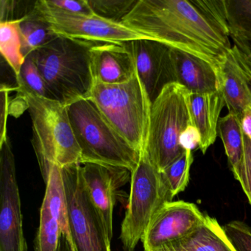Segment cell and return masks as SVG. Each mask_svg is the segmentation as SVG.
I'll list each match as a JSON object with an SVG mask.
<instances>
[{
    "label": "cell",
    "mask_w": 251,
    "mask_h": 251,
    "mask_svg": "<svg viewBox=\"0 0 251 251\" xmlns=\"http://www.w3.org/2000/svg\"><path fill=\"white\" fill-rule=\"evenodd\" d=\"M122 23L216 71L232 48L226 0H138Z\"/></svg>",
    "instance_id": "obj_1"
},
{
    "label": "cell",
    "mask_w": 251,
    "mask_h": 251,
    "mask_svg": "<svg viewBox=\"0 0 251 251\" xmlns=\"http://www.w3.org/2000/svg\"><path fill=\"white\" fill-rule=\"evenodd\" d=\"M13 89L25 101L31 117L32 144L45 183L52 164L64 168L80 164L81 152L70 123L67 106L20 86Z\"/></svg>",
    "instance_id": "obj_2"
},
{
    "label": "cell",
    "mask_w": 251,
    "mask_h": 251,
    "mask_svg": "<svg viewBox=\"0 0 251 251\" xmlns=\"http://www.w3.org/2000/svg\"><path fill=\"white\" fill-rule=\"evenodd\" d=\"M95 43L58 36L29 55L55 100L66 106L90 93L94 84L91 49Z\"/></svg>",
    "instance_id": "obj_3"
},
{
    "label": "cell",
    "mask_w": 251,
    "mask_h": 251,
    "mask_svg": "<svg viewBox=\"0 0 251 251\" xmlns=\"http://www.w3.org/2000/svg\"><path fill=\"white\" fill-rule=\"evenodd\" d=\"M70 123L81 152L80 164L93 163L127 169L139 163L141 152L135 149L88 99L67 106Z\"/></svg>",
    "instance_id": "obj_4"
},
{
    "label": "cell",
    "mask_w": 251,
    "mask_h": 251,
    "mask_svg": "<svg viewBox=\"0 0 251 251\" xmlns=\"http://www.w3.org/2000/svg\"><path fill=\"white\" fill-rule=\"evenodd\" d=\"M86 99L139 152L145 148L152 102L137 73L117 84L94 83Z\"/></svg>",
    "instance_id": "obj_5"
},
{
    "label": "cell",
    "mask_w": 251,
    "mask_h": 251,
    "mask_svg": "<svg viewBox=\"0 0 251 251\" xmlns=\"http://www.w3.org/2000/svg\"><path fill=\"white\" fill-rule=\"evenodd\" d=\"M189 95L190 92L184 86L170 83L152 102L148 137L143 149L159 172L164 171L185 151L179 145V138L192 124Z\"/></svg>",
    "instance_id": "obj_6"
},
{
    "label": "cell",
    "mask_w": 251,
    "mask_h": 251,
    "mask_svg": "<svg viewBox=\"0 0 251 251\" xmlns=\"http://www.w3.org/2000/svg\"><path fill=\"white\" fill-rule=\"evenodd\" d=\"M130 183L128 205L120 233L125 251H134L154 216L173 199L162 173L152 165L144 149L130 174Z\"/></svg>",
    "instance_id": "obj_7"
},
{
    "label": "cell",
    "mask_w": 251,
    "mask_h": 251,
    "mask_svg": "<svg viewBox=\"0 0 251 251\" xmlns=\"http://www.w3.org/2000/svg\"><path fill=\"white\" fill-rule=\"evenodd\" d=\"M72 240L76 251H111L105 225L85 188L80 164L62 168Z\"/></svg>",
    "instance_id": "obj_8"
},
{
    "label": "cell",
    "mask_w": 251,
    "mask_h": 251,
    "mask_svg": "<svg viewBox=\"0 0 251 251\" xmlns=\"http://www.w3.org/2000/svg\"><path fill=\"white\" fill-rule=\"evenodd\" d=\"M33 12L46 22L58 36L70 39L113 44L150 39L122 23L110 21L95 14L85 15L60 11L48 7L43 0L35 2Z\"/></svg>",
    "instance_id": "obj_9"
},
{
    "label": "cell",
    "mask_w": 251,
    "mask_h": 251,
    "mask_svg": "<svg viewBox=\"0 0 251 251\" xmlns=\"http://www.w3.org/2000/svg\"><path fill=\"white\" fill-rule=\"evenodd\" d=\"M0 251H27L15 158L9 138L0 145Z\"/></svg>",
    "instance_id": "obj_10"
},
{
    "label": "cell",
    "mask_w": 251,
    "mask_h": 251,
    "mask_svg": "<svg viewBox=\"0 0 251 251\" xmlns=\"http://www.w3.org/2000/svg\"><path fill=\"white\" fill-rule=\"evenodd\" d=\"M205 218V215L192 202H167L154 216L142 236L145 251L172 248L195 231Z\"/></svg>",
    "instance_id": "obj_11"
},
{
    "label": "cell",
    "mask_w": 251,
    "mask_h": 251,
    "mask_svg": "<svg viewBox=\"0 0 251 251\" xmlns=\"http://www.w3.org/2000/svg\"><path fill=\"white\" fill-rule=\"evenodd\" d=\"M80 173L86 192L99 212L111 240L117 189L127 182L131 173L127 169L93 163L80 164Z\"/></svg>",
    "instance_id": "obj_12"
},
{
    "label": "cell",
    "mask_w": 251,
    "mask_h": 251,
    "mask_svg": "<svg viewBox=\"0 0 251 251\" xmlns=\"http://www.w3.org/2000/svg\"><path fill=\"white\" fill-rule=\"evenodd\" d=\"M217 90L224 98L228 113L240 117L251 106V61L233 45L217 69Z\"/></svg>",
    "instance_id": "obj_13"
},
{
    "label": "cell",
    "mask_w": 251,
    "mask_h": 251,
    "mask_svg": "<svg viewBox=\"0 0 251 251\" xmlns=\"http://www.w3.org/2000/svg\"><path fill=\"white\" fill-rule=\"evenodd\" d=\"M126 45L133 56L136 73L152 102L166 85L173 83L171 48L150 39H139Z\"/></svg>",
    "instance_id": "obj_14"
},
{
    "label": "cell",
    "mask_w": 251,
    "mask_h": 251,
    "mask_svg": "<svg viewBox=\"0 0 251 251\" xmlns=\"http://www.w3.org/2000/svg\"><path fill=\"white\" fill-rule=\"evenodd\" d=\"M94 83L117 84L130 80L136 73L133 56L126 43L95 42L91 49Z\"/></svg>",
    "instance_id": "obj_15"
},
{
    "label": "cell",
    "mask_w": 251,
    "mask_h": 251,
    "mask_svg": "<svg viewBox=\"0 0 251 251\" xmlns=\"http://www.w3.org/2000/svg\"><path fill=\"white\" fill-rule=\"evenodd\" d=\"M170 62L173 83L184 86L191 94L210 93L217 91V73L206 61L171 48Z\"/></svg>",
    "instance_id": "obj_16"
},
{
    "label": "cell",
    "mask_w": 251,
    "mask_h": 251,
    "mask_svg": "<svg viewBox=\"0 0 251 251\" xmlns=\"http://www.w3.org/2000/svg\"><path fill=\"white\" fill-rule=\"evenodd\" d=\"M226 105L224 98L219 90L210 93H190L189 95L192 124L201 134L199 149L202 154L216 142L220 114Z\"/></svg>",
    "instance_id": "obj_17"
},
{
    "label": "cell",
    "mask_w": 251,
    "mask_h": 251,
    "mask_svg": "<svg viewBox=\"0 0 251 251\" xmlns=\"http://www.w3.org/2000/svg\"><path fill=\"white\" fill-rule=\"evenodd\" d=\"M170 248L177 251H236L224 227L208 215L195 231Z\"/></svg>",
    "instance_id": "obj_18"
},
{
    "label": "cell",
    "mask_w": 251,
    "mask_h": 251,
    "mask_svg": "<svg viewBox=\"0 0 251 251\" xmlns=\"http://www.w3.org/2000/svg\"><path fill=\"white\" fill-rule=\"evenodd\" d=\"M44 201L49 207L52 217L59 225L61 232L72 239L69 218L68 201L63 177L62 168L52 164L46 183Z\"/></svg>",
    "instance_id": "obj_19"
},
{
    "label": "cell",
    "mask_w": 251,
    "mask_h": 251,
    "mask_svg": "<svg viewBox=\"0 0 251 251\" xmlns=\"http://www.w3.org/2000/svg\"><path fill=\"white\" fill-rule=\"evenodd\" d=\"M218 133L224 145L225 152L232 173L240 165L244 155V134L240 120L236 114L228 113L220 118Z\"/></svg>",
    "instance_id": "obj_20"
},
{
    "label": "cell",
    "mask_w": 251,
    "mask_h": 251,
    "mask_svg": "<svg viewBox=\"0 0 251 251\" xmlns=\"http://www.w3.org/2000/svg\"><path fill=\"white\" fill-rule=\"evenodd\" d=\"M20 34L25 57L50 43L58 37L50 26L34 12L21 19Z\"/></svg>",
    "instance_id": "obj_21"
},
{
    "label": "cell",
    "mask_w": 251,
    "mask_h": 251,
    "mask_svg": "<svg viewBox=\"0 0 251 251\" xmlns=\"http://www.w3.org/2000/svg\"><path fill=\"white\" fill-rule=\"evenodd\" d=\"M20 20L0 22V52L17 77L25 61L23 53Z\"/></svg>",
    "instance_id": "obj_22"
},
{
    "label": "cell",
    "mask_w": 251,
    "mask_h": 251,
    "mask_svg": "<svg viewBox=\"0 0 251 251\" xmlns=\"http://www.w3.org/2000/svg\"><path fill=\"white\" fill-rule=\"evenodd\" d=\"M230 37L251 41V0H226Z\"/></svg>",
    "instance_id": "obj_23"
},
{
    "label": "cell",
    "mask_w": 251,
    "mask_h": 251,
    "mask_svg": "<svg viewBox=\"0 0 251 251\" xmlns=\"http://www.w3.org/2000/svg\"><path fill=\"white\" fill-rule=\"evenodd\" d=\"M61 230L52 217L49 207L43 201L40 211V223L35 239V251H58Z\"/></svg>",
    "instance_id": "obj_24"
},
{
    "label": "cell",
    "mask_w": 251,
    "mask_h": 251,
    "mask_svg": "<svg viewBox=\"0 0 251 251\" xmlns=\"http://www.w3.org/2000/svg\"><path fill=\"white\" fill-rule=\"evenodd\" d=\"M193 162L192 151H185L180 157L161 172L173 198L186 189Z\"/></svg>",
    "instance_id": "obj_25"
},
{
    "label": "cell",
    "mask_w": 251,
    "mask_h": 251,
    "mask_svg": "<svg viewBox=\"0 0 251 251\" xmlns=\"http://www.w3.org/2000/svg\"><path fill=\"white\" fill-rule=\"evenodd\" d=\"M16 80L17 86L24 88L32 93L48 99L55 100L48 83L30 55L26 57L20 75L16 77Z\"/></svg>",
    "instance_id": "obj_26"
},
{
    "label": "cell",
    "mask_w": 251,
    "mask_h": 251,
    "mask_svg": "<svg viewBox=\"0 0 251 251\" xmlns=\"http://www.w3.org/2000/svg\"><path fill=\"white\" fill-rule=\"evenodd\" d=\"M137 2L138 0H88L96 15L116 23H122Z\"/></svg>",
    "instance_id": "obj_27"
},
{
    "label": "cell",
    "mask_w": 251,
    "mask_h": 251,
    "mask_svg": "<svg viewBox=\"0 0 251 251\" xmlns=\"http://www.w3.org/2000/svg\"><path fill=\"white\" fill-rule=\"evenodd\" d=\"M224 230L236 251H251V229L248 225L232 221L225 226Z\"/></svg>",
    "instance_id": "obj_28"
},
{
    "label": "cell",
    "mask_w": 251,
    "mask_h": 251,
    "mask_svg": "<svg viewBox=\"0 0 251 251\" xmlns=\"http://www.w3.org/2000/svg\"><path fill=\"white\" fill-rule=\"evenodd\" d=\"M244 155L239 167L233 172L235 178L240 183L251 205V140L244 135Z\"/></svg>",
    "instance_id": "obj_29"
},
{
    "label": "cell",
    "mask_w": 251,
    "mask_h": 251,
    "mask_svg": "<svg viewBox=\"0 0 251 251\" xmlns=\"http://www.w3.org/2000/svg\"><path fill=\"white\" fill-rule=\"evenodd\" d=\"M43 2L48 7L72 14L85 15L95 14L88 0H43Z\"/></svg>",
    "instance_id": "obj_30"
},
{
    "label": "cell",
    "mask_w": 251,
    "mask_h": 251,
    "mask_svg": "<svg viewBox=\"0 0 251 251\" xmlns=\"http://www.w3.org/2000/svg\"><path fill=\"white\" fill-rule=\"evenodd\" d=\"M13 88L7 85L1 86V127H0V145H2L7 139V117L10 114L9 94Z\"/></svg>",
    "instance_id": "obj_31"
},
{
    "label": "cell",
    "mask_w": 251,
    "mask_h": 251,
    "mask_svg": "<svg viewBox=\"0 0 251 251\" xmlns=\"http://www.w3.org/2000/svg\"><path fill=\"white\" fill-rule=\"evenodd\" d=\"M201 134L193 125H189L182 132L179 138V145L184 151H194L199 148L201 144Z\"/></svg>",
    "instance_id": "obj_32"
},
{
    "label": "cell",
    "mask_w": 251,
    "mask_h": 251,
    "mask_svg": "<svg viewBox=\"0 0 251 251\" xmlns=\"http://www.w3.org/2000/svg\"><path fill=\"white\" fill-rule=\"evenodd\" d=\"M239 118L243 134L251 140V108H247Z\"/></svg>",
    "instance_id": "obj_33"
},
{
    "label": "cell",
    "mask_w": 251,
    "mask_h": 251,
    "mask_svg": "<svg viewBox=\"0 0 251 251\" xmlns=\"http://www.w3.org/2000/svg\"><path fill=\"white\" fill-rule=\"evenodd\" d=\"M233 43L237 46L242 52H245L251 61V41L245 40L239 38L230 37Z\"/></svg>",
    "instance_id": "obj_34"
},
{
    "label": "cell",
    "mask_w": 251,
    "mask_h": 251,
    "mask_svg": "<svg viewBox=\"0 0 251 251\" xmlns=\"http://www.w3.org/2000/svg\"><path fill=\"white\" fill-rule=\"evenodd\" d=\"M58 251H76L73 240L64 233H61Z\"/></svg>",
    "instance_id": "obj_35"
},
{
    "label": "cell",
    "mask_w": 251,
    "mask_h": 251,
    "mask_svg": "<svg viewBox=\"0 0 251 251\" xmlns=\"http://www.w3.org/2000/svg\"><path fill=\"white\" fill-rule=\"evenodd\" d=\"M177 251L174 248H168V249L162 250V251Z\"/></svg>",
    "instance_id": "obj_36"
},
{
    "label": "cell",
    "mask_w": 251,
    "mask_h": 251,
    "mask_svg": "<svg viewBox=\"0 0 251 251\" xmlns=\"http://www.w3.org/2000/svg\"><path fill=\"white\" fill-rule=\"evenodd\" d=\"M249 108H251V107H249Z\"/></svg>",
    "instance_id": "obj_37"
}]
</instances>
